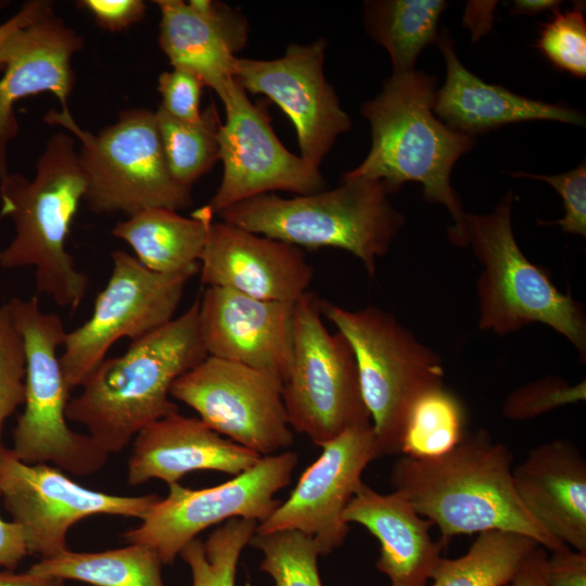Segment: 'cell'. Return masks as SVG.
<instances>
[{
    "mask_svg": "<svg viewBox=\"0 0 586 586\" xmlns=\"http://www.w3.org/2000/svg\"><path fill=\"white\" fill-rule=\"evenodd\" d=\"M43 120L79 140L84 200L92 212L129 217L150 207L178 212L191 205V188L177 182L168 169L155 112L125 110L98 133L82 129L67 107L49 111Z\"/></svg>",
    "mask_w": 586,
    "mask_h": 586,
    "instance_id": "8",
    "label": "cell"
},
{
    "mask_svg": "<svg viewBox=\"0 0 586 586\" xmlns=\"http://www.w3.org/2000/svg\"><path fill=\"white\" fill-rule=\"evenodd\" d=\"M515 492L532 518L555 539L586 551V459L568 440L531 449L512 468Z\"/></svg>",
    "mask_w": 586,
    "mask_h": 586,
    "instance_id": "23",
    "label": "cell"
},
{
    "mask_svg": "<svg viewBox=\"0 0 586 586\" xmlns=\"http://www.w3.org/2000/svg\"><path fill=\"white\" fill-rule=\"evenodd\" d=\"M27 555L21 527L13 521H4L0 515V566L13 571Z\"/></svg>",
    "mask_w": 586,
    "mask_h": 586,
    "instance_id": "41",
    "label": "cell"
},
{
    "mask_svg": "<svg viewBox=\"0 0 586 586\" xmlns=\"http://www.w3.org/2000/svg\"><path fill=\"white\" fill-rule=\"evenodd\" d=\"M162 561L145 545L128 546L99 552H75L69 549L40 559L27 571L43 577L67 579L93 586H164Z\"/></svg>",
    "mask_w": 586,
    "mask_h": 586,
    "instance_id": "27",
    "label": "cell"
},
{
    "mask_svg": "<svg viewBox=\"0 0 586 586\" xmlns=\"http://www.w3.org/2000/svg\"><path fill=\"white\" fill-rule=\"evenodd\" d=\"M199 271L207 286L288 303L307 293L314 277L301 247L221 220L209 226Z\"/></svg>",
    "mask_w": 586,
    "mask_h": 586,
    "instance_id": "19",
    "label": "cell"
},
{
    "mask_svg": "<svg viewBox=\"0 0 586 586\" xmlns=\"http://www.w3.org/2000/svg\"><path fill=\"white\" fill-rule=\"evenodd\" d=\"M582 4L561 13L543 25L537 40L538 50L557 68L573 76H586V22Z\"/></svg>",
    "mask_w": 586,
    "mask_h": 586,
    "instance_id": "34",
    "label": "cell"
},
{
    "mask_svg": "<svg viewBox=\"0 0 586 586\" xmlns=\"http://www.w3.org/2000/svg\"><path fill=\"white\" fill-rule=\"evenodd\" d=\"M78 7L88 11L101 28L113 33L141 22L146 12L141 0H80Z\"/></svg>",
    "mask_w": 586,
    "mask_h": 586,
    "instance_id": "39",
    "label": "cell"
},
{
    "mask_svg": "<svg viewBox=\"0 0 586 586\" xmlns=\"http://www.w3.org/2000/svg\"><path fill=\"white\" fill-rule=\"evenodd\" d=\"M285 501L255 533L296 530L311 536L320 556L341 547L349 531L344 511L362 483L367 466L380 458L372 424L357 425L321 446Z\"/></svg>",
    "mask_w": 586,
    "mask_h": 586,
    "instance_id": "17",
    "label": "cell"
},
{
    "mask_svg": "<svg viewBox=\"0 0 586 586\" xmlns=\"http://www.w3.org/2000/svg\"><path fill=\"white\" fill-rule=\"evenodd\" d=\"M84 38L53 11L14 31L1 50L0 78V179L9 174L8 145L18 133L14 105L20 100L51 92L67 107L75 85L72 58Z\"/></svg>",
    "mask_w": 586,
    "mask_h": 586,
    "instance_id": "20",
    "label": "cell"
},
{
    "mask_svg": "<svg viewBox=\"0 0 586 586\" xmlns=\"http://www.w3.org/2000/svg\"><path fill=\"white\" fill-rule=\"evenodd\" d=\"M464 424L466 412L460 399L444 385L432 388L420 396L410 410L402 455L442 456L466 436Z\"/></svg>",
    "mask_w": 586,
    "mask_h": 586,
    "instance_id": "30",
    "label": "cell"
},
{
    "mask_svg": "<svg viewBox=\"0 0 586 586\" xmlns=\"http://www.w3.org/2000/svg\"><path fill=\"white\" fill-rule=\"evenodd\" d=\"M435 81L433 76L412 71L392 74L383 82V90L361 106L371 127L369 153L341 180H379L391 193L405 182H420L426 201L447 207L454 219L448 230L457 231L466 213L451 188L450 174L473 141L435 117Z\"/></svg>",
    "mask_w": 586,
    "mask_h": 586,
    "instance_id": "3",
    "label": "cell"
},
{
    "mask_svg": "<svg viewBox=\"0 0 586 586\" xmlns=\"http://www.w3.org/2000/svg\"><path fill=\"white\" fill-rule=\"evenodd\" d=\"M437 40L447 75L444 86L435 91L433 112L453 130L471 137L526 120L585 124L584 116L575 110L528 99L483 81L462 65L447 33Z\"/></svg>",
    "mask_w": 586,
    "mask_h": 586,
    "instance_id": "25",
    "label": "cell"
},
{
    "mask_svg": "<svg viewBox=\"0 0 586 586\" xmlns=\"http://www.w3.org/2000/svg\"><path fill=\"white\" fill-rule=\"evenodd\" d=\"M110 279L94 301L90 318L67 332L60 364L67 388L80 386L123 337L138 340L175 317L189 280L200 266L174 273L144 267L125 251L111 254Z\"/></svg>",
    "mask_w": 586,
    "mask_h": 586,
    "instance_id": "11",
    "label": "cell"
},
{
    "mask_svg": "<svg viewBox=\"0 0 586 586\" xmlns=\"http://www.w3.org/2000/svg\"><path fill=\"white\" fill-rule=\"evenodd\" d=\"M585 398V381L570 385L563 379L548 377L513 391L506 398L502 412L511 420H527Z\"/></svg>",
    "mask_w": 586,
    "mask_h": 586,
    "instance_id": "36",
    "label": "cell"
},
{
    "mask_svg": "<svg viewBox=\"0 0 586 586\" xmlns=\"http://www.w3.org/2000/svg\"><path fill=\"white\" fill-rule=\"evenodd\" d=\"M51 11H53L51 1L30 0L25 2L11 18L0 24V72L3 71L1 50L5 40L21 27L33 23Z\"/></svg>",
    "mask_w": 586,
    "mask_h": 586,
    "instance_id": "42",
    "label": "cell"
},
{
    "mask_svg": "<svg viewBox=\"0 0 586 586\" xmlns=\"http://www.w3.org/2000/svg\"><path fill=\"white\" fill-rule=\"evenodd\" d=\"M249 545L264 555L259 569L276 586H322L317 564L320 552L311 536L296 530L254 533Z\"/></svg>",
    "mask_w": 586,
    "mask_h": 586,
    "instance_id": "33",
    "label": "cell"
},
{
    "mask_svg": "<svg viewBox=\"0 0 586 586\" xmlns=\"http://www.w3.org/2000/svg\"><path fill=\"white\" fill-rule=\"evenodd\" d=\"M9 1H3V0H0V10L7 5H9Z\"/></svg>",
    "mask_w": 586,
    "mask_h": 586,
    "instance_id": "46",
    "label": "cell"
},
{
    "mask_svg": "<svg viewBox=\"0 0 586 586\" xmlns=\"http://www.w3.org/2000/svg\"><path fill=\"white\" fill-rule=\"evenodd\" d=\"M164 155L170 175L191 188L219 160V118L212 104L199 123L177 120L162 110L155 112Z\"/></svg>",
    "mask_w": 586,
    "mask_h": 586,
    "instance_id": "31",
    "label": "cell"
},
{
    "mask_svg": "<svg viewBox=\"0 0 586 586\" xmlns=\"http://www.w3.org/2000/svg\"><path fill=\"white\" fill-rule=\"evenodd\" d=\"M0 495L25 537L28 555L40 559L68 550L67 533L94 514L141 521L161 498L156 494L124 496L98 492L71 480L48 463H27L0 446Z\"/></svg>",
    "mask_w": 586,
    "mask_h": 586,
    "instance_id": "13",
    "label": "cell"
},
{
    "mask_svg": "<svg viewBox=\"0 0 586 586\" xmlns=\"http://www.w3.org/2000/svg\"><path fill=\"white\" fill-rule=\"evenodd\" d=\"M226 122L219 126L220 184L207 204L214 215L271 191L306 195L324 190L319 168L291 153L276 136L268 111L253 103L233 79L219 98Z\"/></svg>",
    "mask_w": 586,
    "mask_h": 586,
    "instance_id": "15",
    "label": "cell"
},
{
    "mask_svg": "<svg viewBox=\"0 0 586 586\" xmlns=\"http://www.w3.org/2000/svg\"><path fill=\"white\" fill-rule=\"evenodd\" d=\"M537 545L518 533L482 532L461 557L438 560L431 573V586H508Z\"/></svg>",
    "mask_w": 586,
    "mask_h": 586,
    "instance_id": "29",
    "label": "cell"
},
{
    "mask_svg": "<svg viewBox=\"0 0 586 586\" xmlns=\"http://www.w3.org/2000/svg\"><path fill=\"white\" fill-rule=\"evenodd\" d=\"M562 2L555 0H515L511 9V14L534 15L544 11H557Z\"/></svg>",
    "mask_w": 586,
    "mask_h": 586,
    "instance_id": "45",
    "label": "cell"
},
{
    "mask_svg": "<svg viewBox=\"0 0 586 586\" xmlns=\"http://www.w3.org/2000/svg\"><path fill=\"white\" fill-rule=\"evenodd\" d=\"M161 13L158 42L173 68L199 76L220 98L234 79L235 54L249 38L237 9L212 0H154Z\"/></svg>",
    "mask_w": 586,
    "mask_h": 586,
    "instance_id": "21",
    "label": "cell"
},
{
    "mask_svg": "<svg viewBox=\"0 0 586 586\" xmlns=\"http://www.w3.org/2000/svg\"><path fill=\"white\" fill-rule=\"evenodd\" d=\"M282 398L291 429L320 447L349 428L371 424L352 346L341 332L326 328L310 292L294 303Z\"/></svg>",
    "mask_w": 586,
    "mask_h": 586,
    "instance_id": "10",
    "label": "cell"
},
{
    "mask_svg": "<svg viewBox=\"0 0 586 586\" xmlns=\"http://www.w3.org/2000/svg\"><path fill=\"white\" fill-rule=\"evenodd\" d=\"M200 298L179 317L105 357L66 407L107 455L122 451L149 424L178 412L174 382L208 355L199 326Z\"/></svg>",
    "mask_w": 586,
    "mask_h": 586,
    "instance_id": "2",
    "label": "cell"
},
{
    "mask_svg": "<svg viewBox=\"0 0 586 586\" xmlns=\"http://www.w3.org/2000/svg\"><path fill=\"white\" fill-rule=\"evenodd\" d=\"M379 180H341V186L286 199L266 193L237 203L221 221L297 247L345 250L361 260L370 277L399 232L403 215Z\"/></svg>",
    "mask_w": 586,
    "mask_h": 586,
    "instance_id": "5",
    "label": "cell"
},
{
    "mask_svg": "<svg viewBox=\"0 0 586 586\" xmlns=\"http://www.w3.org/2000/svg\"><path fill=\"white\" fill-rule=\"evenodd\" d=\"M327 41L290 44L275 60L237 58L234 79L251 93L265 94L292 120L301 157L319 168L336 138L351 128L333 87L323 74Z\"/></svg>",
    "mask_w": 586,
    "mask_h": 586,
    "instance_id": "16",
    "label": "cell"
},
{
    "mask_svg": "<svg viewBox=\"0 0 586 586\" xmlns=\"http://www.w3.org/2000/svg\"><path fill=\"white\" fill-rule=\"evenodd\" d=\"M344 520L362 525L379 540L375 565L387 576L388 586H426L445 544L433 540V523L402 494H382L362 482L344 511Z\"/></svg>",
    "mask_w": 586,
    "mask_h": 586,
    "instance_id": "24",
    "label": "cell"
},
{
    "mask_svg": "<svg viewBox=\"0 0 586 586\" xmlns=\"http://www.w3.org/2000/svg\"><path fill=\"white\" fill-rule=\"evenodd\" d=\"M258 522L233 518L202 542L194 538L180 551L192 574V586H235L242 550L249 545Z\"/></svg>",
    "mask_w": 586,
    "mask_h": 586,
    "instance_id": "32",
    "label": "cell"
},
{
    "mask_svg": "<svg viewBox=\"0 0 586 586\" xmlns=\"http://www.w3.org/2000/svg\"><path fill=\"white\" fill-rule=\"evenodd\" d=\"M293 308L294 303L207 286L199 307L207 355L262 370L283 383L292 358Z\"/></svg>",
    "mask_w": 586,
    "mask_h": 586,
    "instance_id": "18",
    "label": "cell"
},
{
    "mask_svg": "<svg viewBox=\"0 0 586 586\" xmlns=\"http://www.w3.org/2000/svg\"><path fill=\"white\" fill-rule=\"evenodd\" d=\"M547 550L537 545L525 558L508 586H549L546 577Z\"/></svg>",
    "mask_w": 586,
    "mask_h": 586,
    "instance_id": "43",
    "label": "cell"
},
{
    "mask_svg": "<svg viewBox=\"0 0 586 586\" xmlns=\"http://www.w3.org/2000/svg\"><path fill=\"white\" fill-rule=\"evenodd\" d=\"M509 191L485 215L466 214L462 227L448 230L449 241L469 246L483 270L477 279L479 329L498 335L528 324H547L565 336L586 359V315L570 293L560 292L547 271L531 263L517 243Z\"/></svg>",
    "mask_w": 586,
    "mask_h": 586,
    "instance_id": "6",
    "label": "cell"
},
{
    "mask_svg": "<svg viewBox=\"0 0 586 586\" xmlns=\"http://www.w3.org/2000/svg\"><path fill=\"white\" fill-rule=\"evenodd\" d=\"M8 304L25 357L24 410L13 431L11 451L24 462H51L74 475L99 471L109 455L89 435L67 424L71 391L58 356L67 333L61 317L43 311L37 296L14 297Z\"/></svg>",
    "mask_w": 586,
    "mask_h": 586,
    "instance_id": "9",
    "label": "cell"
},
{
    "mask_svg": "<svg viewBox=\"0 0 586 586\" xmlns=\"http://www.w3.org/2000/svg\"><path fill=\"white\" fill-rule=\"evenodd\" d=\"M514 177L543 180L560 194L563 201L564 217L540 225H559L563 232L586 235V166L583 162L576 168L563 174L544 176L527 173H511Z\"/></svg>",
    "mask_w": 586,
    "mask_h": 586,
    "instance_id": "37",
    "label": "cell"
},
{
    "mask_svg": "<svg viewBox=\"0 0 586 586\" xmlns=\"http://www.w3.org/2000/svg\"><path fill=\"white\" fill-rule=\"evenodd\" d=\"M442 0L369 1L365 23L371 37L390 54L393 74L415 71L420 51L437 39Z\"/></svg>",
    "mask_w": 586,
    "mask_h": 586,
    "instance_id": "28",
    "label": "cell"
},
{
    "mask_svg": "<svg viewBox=\"0 0 586 586\" xmlns=\"http://www.w3.org/2000/svg\"><path fill=\"white\" fill-rule=\"evenodd\" d=\"M213 220L208 205L190 218L169 208L150 207L117 222L112 234L125 241L148 269L174 273L200 266Z\"/></svg>",
    "mask_w": 586,
    "mask_h": 586,
    "instance_id": "26",
    "label": "cell"
},
{
    "mask_svg": "<svg viewBox=\"0 0 586 586\" xmlns=\"http://www.w3.org/2000/svg\"><path fill=\"white\" fill-rule=\"evenodd\" d=\"M549 586H586V551L569 546L552 551L546 564Z\"/></svg>",
    "mask_w": 586,
    "mask_h": 586,
    "instance_id": "40",
    "label": "cell"
},
{
    "mask_svg": "<svg viewBox=\"0 0 586 586\" xmlns=\"http://www.w3.org/2000/svg\"><path fill=\"white\" fill-rule=\"evenodd\" d=\"M24 348L5 303L0 306V435L4 422L24 404Z\"/></svg>",
    "mask_w": 586,
    "mask_h": 586,
    "instance_id": "35",
    "label": "cell"
},
{
    "mask_svg": "<svg viewBox=\"0 0 586 586\" xmlns=\"http://www.w3.org/2000/svg\"><path fill=\"white\" fill-rule=\"evenodd\" d=\"M170 396L191 407L218 434L260 456L294 443L282 380L270 373L207 356L174 382Z\"/></svg>",
    "mask_w": 586,
    "mask_h": 586,
    "instance_id": "14",
    "label": "cell"
},
{
    "mask_svg": "<svg viewBox=\"0 0 586 586\" xmlns=\"http://www.w3.org/2000/svg\"><path fill=\"white\" fill-rule=\"evenodd\" d=\"M297 461L295 451H281L263 456L250 469L213 487L170 484L167 496L123 538L154 549L163 564H173L188 543L214 524L233 518L265 521L281 504L275 495L290 484Z\"/></svg>",
    "mask_w": 586,
    "mask_h": 586,
    "instance_id": "12",
    "label": "cell"
},
{
    "mask_svg": "<svg viewBox=\"0 0 586 586\" xmlns=\"http://www.w3.org/2000/svg\"><path fill=\"white\" fill-rule=\"evenodd\" d=\"M512 461L510 449L481 430L438 457L403 455L392 467L391 482L437 526L445 545L461 534L505 531L528 536L550 552L565 547L524 508L514 488Z\"/></svg>",
    "mask_w": 586,
    "mask_h": 586,
    "instance_id": "1",
    "label": "cell"
},
{
    "mask_svg": "<svg viewBox=\"0 0 586 586\" xmlns=\"http://www.w3.org/2000/svg\"><path fill=\"white\" fill-rule=\"evenodd\" d=\"M86 179L73 138L52 135L29 180L21 174L0 179L1 216L15 228L10 244L0 251V267L35 268L36 293L75 310L82 302L88 279L66 250V240Z\"/></svg>",
    "mask_w": 586,
    "mask_h": 586,
    "instance_id": "4",
    "label": "cell"
},
{
    "mask_svg": "<svg viewBox=\"0 0 586 586\" xmlns=\"http://www.w3.org/2000/svg\"><path fill=\"white\" fill-rule=\"evenodd\" d=\"M203 80L195 74L173 68L158 76L157 91L162 97L160 110L170 117L184 123H199L201 112V94Z\"/></svg>",
    "mask_w": 586,
    "mask_h": 586,
    "instance_id": "38",
    "label": "cell"
},
{
    "mask_svg": "<svg viewBox=\"0 0 586 586\" xmlns=\"http://www.w3.org/2000/svg\"><path fill=\"white\" fill-rule=\"evenodd\" d=\"M263 456L207 426L200 418L176 412L142 429L132 440L127 483L152 479L168 485L192 471L211 470L235 476Z\"/></svg>",
    "mask_w": 586,
    "mask_h": 586,
    "instance_id": "22",
    "label": "cell"
},
{
    "mask_svg": "<svg viewBox=\"0 0 586 586\" xmlns=\"http://www.w3.org/2000/svg\"><path fill=\"white\" fill-rule=\"evenodd\" d=\"M318 307L352 346L380 457L402 454L413 404L444 385L441 357L384 309L349 310L319 298Z\"/></svg>",
    "mask_w": 586,
    "mask_h": 586,
    "instance_id": "7",
    "label": "cell"
},
{
    "mask_svg": "<svg viewBox=\"0 0 586 586\" xmlns=\"http://www.w3.org/2000/svg\"><path fill=\"white\" fill-rule=\"evenodd\" d=\"M0 586H64V582L33 574L0 571Z\"/></svg>",
    "mask_w": 586,
    "mask_h": 586,
    "instance_id": "44",
    "label": "cell"
}]
</instances>
